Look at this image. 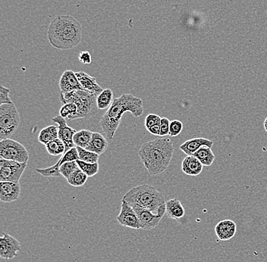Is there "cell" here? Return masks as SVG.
<instances>
[{
	"instance_id": "cell-3",
	"label": "cell",
	"mask_w": 267,
	"mask_h": 262,
	"mask_svg": "<svg viewBox=\"0 0 267 262\" xmlns=\"http://www.w3.org/2000/svg\"><path fill=\"white\" fill-rule=\"evenodd\" d=\"M174 153V146L169 138L156 139L143 143L139 156L152 176L164 172L169 167Z\"/></svg>"
},
{
	"instance_id": "cell-7",
	"label": "cell",
	"mask_w": 267,
	"mask_h": 262,
	"mask_svg": "<svg viewBox=\"0 0 267 262\" xmlns=\"http://www.w3.org/2000/svg\"><path fill=\"white\" fill-rule=\"evenodd\" d=\"M0 158L20 163H28L29 153L21 143L12 139L0 141Z\"/></svg>"
},
{
	"instance_id": "cell-22",
	"label": "cell",
	"mask_w": 267,
	"mask_h": 262,
	"mask_svg": "<svg viewBox=\"0 0 267 262\" xmlns=\"http://www.w3.org/2000/svg\"><path fill=\"white\" fill-rule=\"evenodd\" d=\"M193 156L196 157L203 166H207V167L212 165L215 160V155L209 147H201Z\"/></svg>"
},
{
	"instance_id": "cell-6",
	"label": "cell",
	"mask_w": 267,
	"mask_h": 262,
	"mask_svg": "<svg viewBox=\"0 0 267 262\" xmlns=\"http://www.w3.org/2000/svg\"><path fill=\"white\" fill-rule=\"evenodd\" d=\"M20 124V114L14 103L0 105V137L8 139Z\"/></svg>"
},
{
	"instance_id": "cell-8",
	"label": "cell",
	"mask_w": 267,
	"mask_h": 262,
	"mask_svg": "<svg viewBox=\"0 0 267 262\" xmlns=\"http://www.w3.org/2000/svg\"><path fill=\"white\" fill-rule=\"evenodd\" d=\"M135 211L139 220L142 230H150L159 225V223L166 214V203L162 205L158 209L156 214H153V211L143 209L139 206H132Z\"/></svg>"
},
{
	"instance_id": "cell-18",
	"label": "cell",
	"mask_w": 267,
	"mask_h": 262,
	"mask_svg": "<svg viewBox=\"0 0 267 262\" xmlns=\"http://www.w3.org/2000/svg\"><path fill=\"white\" fill-rule=\"evenodd\" d=\"M202 163L194 156H187L182 163V170L189 176H198L203 171Z\"/></svg>"
},
{
	"instance_id": "cell-13",
	"label": "cell",
	"mask_w": 267,
	"mask_h": 262,
	"mask_svg": "<svg viewBox=\"0 0 267 262\" xmlns=\"http://www.w3.org/2000/svg\"><path fill=\"white\" fill-rule=\"evenodd\" d=\"M21 193L19 182L0 181V200L10 203L18 200Z\"/></svg>"
},
{
	"instance_id": "cell-4",
	"label": "cell",
	"mask_w": 267,
	"mask_h": 262,
	"mask_svg": "<svg viewBox=\"0 0 267 262\" xmlns=\"http://www.w3.org/2000/svg\"><path fill=\"white\" fill-rule=\"evenodd\" d=\"M123 200L131 206H139L153 212H157L158 209L166 203L163 195L148 184L133 187L123 196Z\"/></svg>"
},
{
	"instance_id": "cell-15",
	"label": "cell",
	"mask_w": 267,
	"mask_h": 262,
	"mask_svg": "<svg viewBox=\"0 0 267 262\" xmlns=\"http://www.w3.org/2000/svg\"><path fill=\"white\" fill-rule=\"evenodd\" d=\"M75 74L83 88L90 94L97 97L104 90L99 85L95 77H91L82 71H77V72H75Z\"/></svg>"
},
{
	"instance_id": "cell-38",
	"label": "cell",
	"mask_w": 267,
	"mask_h": 262,
	"mask_svg": "<svg viewBox=\"0 0 267 262\" xmlns=\"http://www.w3.org/2000/svg\"><path fill=\"white\" fill-rule=\"evenodd\" d=\"M264 129H265V130L266 131H267V118H266L265 121H264Z\"/></svg>"
},
{
	"instance_id": "cell-19",
	"label": "cell",
	"mask_w": 267,
	"mask_h": 262,
	"mask_svg": "<svg viewBox=\"0 0 267 262\" xmlns=\"http://www.w3.org/2000/svg\"><path fill=\"white\" fill-rule=\"evenodd\" d=\"M166 214L169 218L176 220L185 217V210L179 199H171L166 202Z\"/></svg>"
},
{
	"instance_id": "cell-26",
	"label": "cell",
	"mask_w": 267,
	"mask_h": 262,
	"mask_svg": "<svg viewBox=\"0 0 267 262\" xmlns=\"http://www.w3.org/2000/svg\"><path fill=\"white\" fill-rule=\"evenodd\" d=\"M88 176L81 171V169H77V171H74L68 179L67 181L69 183L70 185L73 186V187H82L87 182Z\"/></svg>"
},
{
	"instance_id": "cell-35",
	"label": "cell",
	"mask_w": 267,
	"mask_h": 262,
	"mask_svg": "<svg viewBox=\"0 0 267 262\" xmlns=\"http://www.w3.org/2000/svg\"><path fill=\"white\" fill-rule=\"evenodd\" d=\"M170 121L167 117H162L160 121V137H166L169 134Z\"/></svg>"
},
{
	"instance_id": "cell-31",
	"label": "cell",
	"mask_w": 267,
	"mask_h": 262,
	"mask_svg": "<svg viewBox=\"0 0 267 262\" xmlns=\"http://www.w3.org/2000/svg\"><path fill=\"white\" fill-rule=\"evenodd\" d=\"M78 168V164H77V161H67V162L63 163L60 166V171L62 176H63L67 180Z\"/></svg>"
},
{
	"instance_id": "cell-36",
	"label": "cell",
	"mask_w": 267,
	"mask_h": 262,
	"mask_svg": "<svg viewBox=\"0 0 267 262\" xmlns=\"http://www.w3.org/2000/svg\"><path fill=\"white\" fill-rule=\"evenodd\" d=\"M78 59L81 64L85 65L91 64L92 62V56L88 51L81 52L78 55Z\"/></svg>"
},
{
	"instance_id": "cell-23",
	"label": "cell",
	"mask_w": 267,
	"mask_h": 262,
	"mask_svg": "<svg viewBox=\"0 0 267 262\" xmlns=\"http://www.w3.org/2000/svg\"><path fill=\"white\" fill-rule=\"evenodd\" d=\"M93 132L89 130H81L77 131L73 137V141L76 147L86 149L91 141Z\"/></svg>"
},
{
	"instance_id": "cell-27",
	"label": "cell",
	"mask_w": 267,
	"mask_h": 262,
	"mask_svg": "<svg viewBox=\"0 0 267 262\" xmlns=\"http://www.w3.org/2000/svg\"><path fill=\"white\" fill-rule=\"evenodd\" d=\"M77 147V153H78L79 160L89 163L98 162L99 158H100V156L98 154L89 151L86 149L81 148V147Z\"/></svg>"
},
{
	"instance_id": "cell-17",
	"label": "cell",
	"mask_w": 267,
	"mask_h": 262,
	"mask_svg": "<svg viewBox=\"0 0 267 262\" xmlns=\"http://www.w3.org/2000/svg\"><path fill=\"white\" fill-rule=\"evenodd\" d=\"M237 225L232 220H224L219 222L215 227V232L221 241H227L235 237Z\"/></svg>"
},
{
	"instance_id": "cell-28",
	"label": "cell",
	"mask_w": 267,
	"mask_h": 262,
	"mask_svg": "<svg viewBox=\"0 0 267 262\" xmlns=\"http://www.w3.org/2000/svg\"><path fill=\"white\" fill-rule=\"evenodd\" d=\"M77 164H78L79 168L81 169V171H84L86 174L89 177H93L99 172V168L100 165L99 163H89L85 161H81V160H77Z\"/></svg>"
},
{
	"instance_id": "cell-11",
	"label": "cell",
	"mask_w": 267,
	"mask_h": 262,
	"mask_svg": "<svg viewBox=\"0 0 267 262\" xmlns=\"http://www.w3.org/2000/svg\"><path fill=\"white\" fill-rule=\"evenodd\" d=\"M0 237V257L6 260L13 259L21 251L20 242L8 233H2Z\"/></svg>"
},
{
	"instance_id": "cell-12",
	"label": "cell",
	"mask_w": 267,
	"mask_h": 262,
	"mask_svg": "<svg viewBox=\"0 0 267 262\" xmlns=\"http://www.w3.org/2000/svg\"><path fill=\"white\" fill-rule=\"evenodd\" d=\"M52 121L57 123L59 127V138L64 143L66 146V152L71 150L73 147H76L75 144L73 141V137L77 132L75 129L69 127L66 122V118L58 115L53 117Z\"/></svg>"
},
{
	"instance_id": "cell-10",
	"label": "cell",
	"mask_w": 267,
	"mask_h": 262,
	"mask_svg": "<svg viewBox=\"0 0 267 262\" xmlns=\"http://www.w3.org/2000/svg\"><path fill=\"white\" fill-rule=\"evenodd\" d=\"M120 225L128 228L140 230L141 229L140 220L133 208L125 200H122L121 211L116 217Z\"/></svg>"
},
{
	"instance_id": "cell-34",
	"label": "cell",
	"mask_w": 267,
	"mask_h": 262,
	"mask_svg": "<svg viewBox=\"0 0 267 262\" xmlns=\"http://www.w3.org/2000/svg\"><path fill=\"white\" fill-rule=\"evenodd\" d=\"M10 90L3 86H0V105L12 103L9 97Z\"/></svg>"
},
{
	"instance_id": "cell-33",
	"label": "cell",
	"mask_w": 267,
	"mask_h": 262,
	"mask_svg": "<svg viewBox=\"0 0 267 262\" xmlns=\"http://www.w3.org/2000/svg\"><path fill=\"white\" fill-rule=\"evenodd\" d=\"M162 117H159L158 114H150L146 116L145 118V127L147 130L156 124H160Z\"/></svg>"
},
{
	"instance_id": "cell-16",
	"label": "cell",
	"mask_w": 267,
	"mask_h": 262,
	"mask_svg": "<svg viewBox=\"0 0 267 262\" xmlns=\"http://www.w3.org/2000/svg\"><path fill=\"white\" fill-rule=\"evenodd\" d=\"M213 146V142L203 137H196L191 139L182 143L180 146V150L187 156H193L199 149L203 147L212 148Z\"/></svg>"
},
{
	"instance_id": "cell-20",
	"label": "cell",
	"mask_w": 267,
	"mask_h": 262,
	"mask_svg": "<svg viewBox=\"0 0 267 262\" xmlns=\"http://www.w3.org/2000/svg\"><path fill=\"white\" fill-rule=\"evenodd\" d=\"M108 145V140H106V137L103 134L98 132H93L91 141L86 150L97 153L100 156L106 152Z\"/></svg>"
},
{
	"instance_id": "cell-21",
	"label": "cell",
	"mask_w": 267,
	"mask_h": 262,
	"mask_svg": "<svg viewBox=\"0 0 267 262\" xmlns=\"http://www.w3.org/2000/svg\"><path fill=\"white\" fill-rule=\"evenodd\" d=\"M57 138H59V127L56 125L48 126L42 129L38 135L39 142L44 145Z\"/></svg>"
},
{
	"instance_id": "cell-32",
	"label": "cell",
	"mask_w": 267,
	"mask_h": 262,
	"mask_svg": "<svg viewBox=\"0 0 267 262\" xmlns=\"http://www.w3.org/2000/svg\"><path fill=\"white\" fill-rule=\"evenodd\" d=\"M183 130V124L179 120H173L170 121V127H169V134L171 137H175L179 136Z\"/></svg>"
},
{
	"instance_id": "cell-25",
	"label": "cell",
	"mask_w": 267,
	"mask_h": 262,
	"mask_svg": "<svg viewBox=\"0 0 267 262\" xmlns=\"http://www.w3.org/2000/svg\"><path fill=\"white\" fill-rule=\"evenodd\" d=\"M45 146L47 153L51 156H62L66 153V146L60 138L49 142Z\"/></svg>"
},
{
	"instance_id": "cell-1",
	"label": "cell",
	"mask_w": 267,
	"mask_h": 262,
	"mask_svg": "<svg viewBox=\"0 0 267 262\" xmlns=\"http://www.w3.org/2000/svg\"><path fill=\"white\" fill-rule=\"evenodd\" d=\"M126 112H130L134 117H140L143 113V100L131 94H123L119 98L113 100L111 106L100 121V127L110 141L114 138L123 114Z\"/></svg>"
},
{
	"instance_id": "cell-37",
	"label": "cell",
	"mask_w": 267,
	"mask_h": 262,
	"mask_svg": "<svg viewBox=\"0 0 267 262\" xmlns=\"http://www.w3.org/2000/svg\"><path fill=\"white\" fill-rule=\"evenodd\" d=\"M147 130H148L150 134H153V135L160 136V124H156V125L150 127Z\"/></svg>"
},
{
	"instance_id": "cell-29",
	"label": "cell",
	"mask_w": 267,
	"mask_h": 262,
	"mask_svg": "<svg viewBox=\"0 0 267 262\" xmlns=\"http://www.w3.org/2000/svg\"><path fill=\"white\" fill-rule=\"evenodd\" d=\"M60 164H61V161L60 159L58 162L54 165L47 167V168H37L36 171L42 175L43 177H60L62 175L60 171Z\"/></svg>"
},
{
	"instance_id": "cell-30",
	"label": "cell",
	"mask_w": 267,
	"mask_h": 262,
	"mask_svg": "<svg viewBox=\"0 0 267 262\" xmlns=\"http://www.w3.org/2000/svg\"><path fill=\"white\" fill-rule=\"evenodd\" d=\"M77 108L74 103H66L60 108V115L66 119L74 120L77 114Z\"/></svg>"
},
{
	"instance_id": "cell-9",
	"label": "cell",
	"mask_w": 267,
	"mask_h": 262,
	"mask_svg": "<svg viewBox=\"0 0 267 262\" xmlns=\"http://www.w3.org/2000/svg\"><path fill=\"white\" fill-rule=\"evenodd\" d=\"M27 164L0 158V181L19 182Z\"/></svg>"
},
{
	"instance_id": "cell-14",
	"label": "cell",
	"mask_w": 267,
	"mask_h": 262,
	"mask_svg": "<svg viewBox=\"0 0 267 262\" xmlns=\"http://www.w3.org/2000/svg\"><path fill=\"white\" fill-rule=\"evenodd\" d=\"M60 88L63 94H67L75 90H84L79 82L75 72L71 70H67L63 73L60 80Z\"/></svg>"
},
{
	"instance_id": "cell-24",
	"label": "cell",
	"mask_w": 267,
	"mask_h": 262,
	"mask_svg": "<svg viewBox=\"0 0 267 262\" xmlns=\"http://www.w3.org/2000/svg\"><path fill=\"white\" fill-rule=\"evenodd\" d=\"M113 102V93L111 89H104L97 97V105L99 110L110 108Z\"/></svg>"
},
{
	"instance_id": "cell-2",
	"label": "cell",
	"mask_w": 267,
	"mask_h": 262,
	"mask_svg": "<svg viewBox=\"0 0 267 262\" xmlns=\"http://www.w3.org/2000/svg\"><path fill=\"white\" fill-rule=\"evenodd\" d=\"M47 37L50 44L57 50H71L81 43L82 27L74 17L59 15L50 23Z\"/></svg>"
},
{
	"instance_id": "cell-5",
	"label": "cell",
	"mask_w": 267,
	"mask_h": 262,
	"mask_svg": "<svg viewBox=\"0 0 267 262\" xmlns=\"http://www.w3.org/2000/svg\"><path fill=\"white\" fill-rule=\"evenodd\" d=\"M62 103H74L77 111L74 119H89L98 113L97 97L85 90H75L67 94H60Z\"/></svg>"
}]
</instances>
